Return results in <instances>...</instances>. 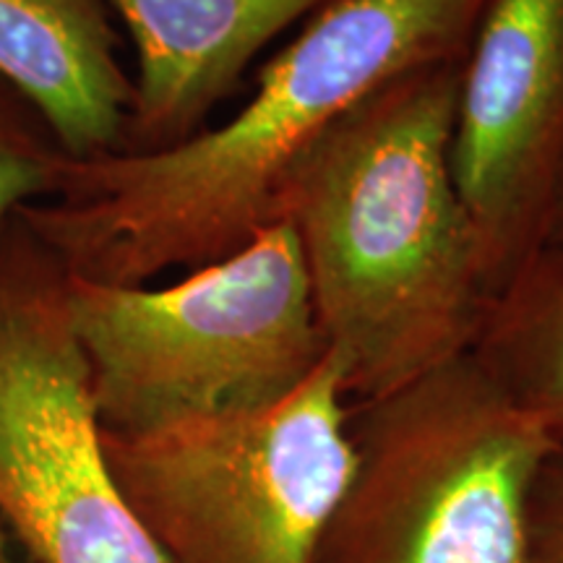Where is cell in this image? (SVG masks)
I'll return each instance as SVG.
<instances>
[{"label": "cell", "mask_w": 563, "mask_h": 563, "mask_svg": "<svg viewBox=\"0 0 563 563\" xmlns=\"http://www.w3.org/2000/svg\"><path fill=\"white\" fill-rule=\"evenodd\" d=\"M488 0H332L258 70L241 110L159 152L63 159L51 199L16 214L70 277L146 285L207 266L282 222L290 180L365 97L462 60Z\"/></svg>", "instance_id": "obj_1"}, {"label": "cell", "mask_w": 563, "mask_h": 563, "mask_svg": "<svg viewBox=\"0 0 563 563\" xmlns=\"http://www.w3.org/2000/svg\"><path fill=\"white\" fill-rule=\"evenodd\" d=\"M70 316L108 433L274 405L327 352L287 222L167 287L70 277Z\"/></svg>", "instance_id": "obj_3"}, {"label": "cell", "mask_w": 563, "mask_h": 563, "mask_svg": "<svg viewBox=\"0 0 563 563\" xmlns=\"http://www.w3.org/2000/svg\"><path fill=\"white\" fill-rule=\"evenodd\" d=\"M473 357L563 449V258L540 249L493 295Z\"/></svg>", "instance_id": "obj_10"}, {"label": "cell", "mask_w": 563, "mask_h": 563, "mask_svg": "<svg viewBox=\"0 0 563 563\" xmlns=\"http://www.w3.org/2000/svg\"><path fill=\"white\" fill-rule=\"evenodd\" d=\"M0 522L32 563H173L112 477L70 316V272L0 230Z\"/></svg>", "instance_id": "obj_6"}, {"label": "cell", "mask_w": 563, "mask_h": 563, "mask_svg": "<svg viewBox=\"0 0 563 563\" xmlns=\"http://www.w3.org/2000/svg\"><path fill=\"white\" fill-rule=\"evenodd\" d=\"M462 60L365 97L287 186L282 222L352 405L467 355L481 332L490 295L452 167Z\"/></svg>", "instance_id": "obj_2"}, {"label": "cell", "mask_w": 563, "mask_h": 563, "mask_svg": "<svg viewBox=\"0 0 563 563\" xmlns=\"http://www.w3.org/2000/svg\"><path fill=\"white\" fill-rule=\"evenodd\" d=\"M0 563H32L21 553V548L13 543L11 532L5 530L3 522H0Z\"/></svg>", "instance_id": "obj_14"}, {"label": "cell", "mask_w": 563, "mask_h": 563, "mask_svg": "<svg viewBox=\"0 0 563 563\" xmlns=\"http://www.w3.org/2000/svg\"><path fill=\"white\" fill-rule=\"evenodd\" d=\"M519 563H563V449L548 456L532 485Z\"/></svg>", "instance_id": "obj_12"}, {"label": "cell", "mask_w": 563, "mask_h": 563, "mask_svg": "<svg viewBox=\"0 0 563 563\" xmlns=\"http://www.w3.org/2000/svg\"><path fill=\"white\" fill-rule=\"evenodd\" d=\"M332 0H110L136 45L139 74L118 152L196 136L274 37Z\"/></svg>", "instance_id": "obj_8"}, {"label": "cell", "mask_w": 563, "mask_h": 563, "mask_svg": "<svg viewBox=\"0 0 563 563\" xmlns=\"http://www.w3.org/2000/svg\"><path fill=\"white\" fill-rule=\"evenodd\" d=\"M352 473L313 563H519L555 443L473 352L352 405Z\"/></svg>", "instance_id": "obj_4"}, {"label": "cell", "mask_w": 563, "mask_h": 563, "mask_svg": "<svg viewBox=\"0 0 563 563\" xmlns=\"http://www.w3.org/2000/svg\"><path fill=\"white\" fill-rule=\"evenodd\" d=\"M0 81L74 159L118 152L133 81L118 60L110 0H0Z\"/></svg>", "instance_id": "obj_9"}, {"label": "cell", "mask_w": 563, "mask_h": 563, "mask_svg": "<svg viewBox=\"0 0 563 563\" xmlns=\"http://www.w3.org/2000/svg\"><path fill=\"white\" fill-rule=\"evenodd\" d=\"M66 157L32 104L0 81V230L24 203L51 199Z\"/></svg>", "instance_id": "obj_11"}, {"label": "cell", "mask_w": 563, "mask_h": 563, "mask_svg": "<svg viewBox=\"0 0 563 563\" xmlns=\"http://www.w3.org/2000/svg\"><path fill=\"white\" fill-rule=\"evenodd\" d=\"M452 167L493 298L543 249L563 173V0H488L462 60Z\"/></svg>", "instance_id": "obj_7"}, {"label": "cell", "mask_w": 563, "mask_h": 563, "mask_svg": "<svg viewBox=\"0 0 563 563\" xmlns=\"http://www.w3.org/2000/svg\"><path fill=\"white\" fill-rule=\"evenodd\" d=\"M543 251L563 258V173H561V180H559V191H555V199H553L551 217H548Z\"/></svg>", "instance_id": "obj_13"}, {"label": "cell", "mask_w": 563, "mask_h": 563, "mask_svg": "<svg viewBox=\"0 0 563 563\" xmlns=\"http://www.w3.org/2000/svg\"><path fill=\"white\" fill-rule=\"evenodd\" d=\"M340 363L253 410L102 431L118 488L173 563H313L352 473Z\"/></svg>", "instance_id": "obj_5"}]
</instances>
